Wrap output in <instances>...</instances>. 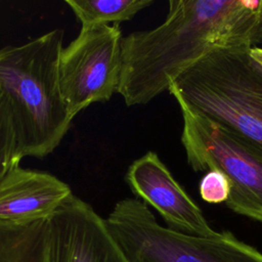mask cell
Listing matches in <instances>:
<instances>
[{
  "mask_svg": "<svg viewBox=\"0 0 262 262\" xmlns=\"http://www.w3.org/2000/svg\"><path fill=\"white\" fill-rule=\"evenodd\" d=\"M45 262H130L105 219L74 193L47 219Z\"/></svg>",
  "mask_w": 262,
  "mask_h": 262,
  "instance_id": "obj_7",
  "label": "cell"
},
{
  "mask_svg": "<svg viewBox=\"0 0 262 262\" xmlns=\"http://www.w3.org/2000/svg\"><path fill=\"white\" fill-rule=\"evenodd\" d=\"M81 28L120 25L150 6L152 0H66Z\"/></svg>",
  "mask_w": 262,
  "mask_h": 262,
  "instance_id": "obj_11",
  "label": "cell"
},
{
  "mask_svg": "<svg viewBox=\"0 0 262 262\" xmlns=\"http://www.w3.org/2000/svg\"><path fill=\"white\" fill-rule=\"evenodd\" d=\"M262 42V0H170L165 20L123 38L118 92L146 104L212 51Z\"/></svg>",
  "mask_w": 262,
  "mask_h": 262,
  "instance_id": "obj_1",
  "label": "cell"
},
{
  "mask_svg": "<svg viewBox=\"0 0 262 262\" xmlns=\"http://www.w3.org/2000/svg\"><path fill=\"white\" fill-rule=\"evenodd\" d=\"M72 194L69 184L56 176L17 166L0 181V220H47Z\"/></svg>",
  "mask_w": 262,
  "mask_h": 262,
  "instance_id": "obj_9",
  "label": "cell"
},
{
  "mask_svg": "<svg viewBox=\"0 0 262 262\" xmlns=\"http://www.w3.org/2000/svg\"><path fill=\"white\" fill-rule=\"evenodd\" d=\"M125 181L135 198L156 209L169 228L200 236L217 233L155 151L133 161Z\"/></svg>",
  "mask_w": 262,
  "mask_h": 262,
  "instance_id": "obj_8",
  "label": "cell"
},
{
  "mask_svg": "<svg viewBox=\"0 0 262 262\" xmlns=\"http://www.w3.org/2000/svg\"><path fill=\"white\" fill-rule=\"evenodd\" d=\"M106 225L130 262H262V253L230 231L211 236L162 226L136 198L117 202Z\"/></svg>",
  "mask_w": 262,
  "mask_h": 262,
  "instance_id": "obj_4",
  "label": "cell"
},
{
  "mask_svg": "<svg viewBox=\"0 0 262 262\" xmlns=\"http://www.w3.org/2000/svg\"><path fill=\"white\" fill-rule=\"evenodd\" d=\"M250 54L253 59L262 68V48L254 46L250 49Z\"/></svg>",
  "mask_w": 262,
  "mask_h": 262,
  "instance_id": "obj_14",
  "label": "cell"
},
{
  "mask_svg": "<svg viewBox=\"0 0 262 262\" xmlns=\"http://www.w3.org/2000/svg\"><path fill=\"white\" fill-rule=\"evenodd\" d=\"M63 35L54 29L25 44L0 48V90L12 113L21 159L47 157L71 127L59 83Z\"/></svg>",
  "mask_w": 262,
  "mask_h": 262,
  "instance_id": "obj_2",
  "label": "cell"
},
{
  "mask_svg": "<svg viewBox=\"0 0 262 262\" xmlns=\"http://www.w3.org/2000/svg\"><path fill=\"white\" fill-rule=\"evenodd\" d=\"M47 220L11 223L0 220V262H45Z\"/></svg>",
  "mask_w": 262,
  "mask_h": 262,
  "instance_id": "obj_10",
  "label": "cell"
},
{
  "mask_svg": "<svg viewBox=\"0 0 262 262\" xmlns=\"http://www.w3.org/2000/svg\"><path fill=\"white\" fill-rule=\"evenodd\" d=\"M123 38L120 25L81 28L79 35L62 48L59 83L72 119L91 103L107 101L118 92Z\"/></svg>",
  "mask_w": 262,
  "mask_h": 262,
  "instance_id": "obj_6",
  "label": "cell"
},
{
  "mask_svg": "<svg viewBox=\"0 0 262 262\" xmlns=\"http://www.w3.org/2000/svg\"><path fill=\"white\" fill-rule=\"evenodd\" d=\"M21 160L12 113L6 96L0 90V181L19 166Z\"/></svg>",
  "mask_w": 262,
  "mask_h": 262,
  "instance_id": "obj_12",
  "label": "cell"
},
{
  "mask_svg": "<svg viewBox=\"0 0 262 262\" xmlns=\"http://www.w3.org/2000/svg\"><path fill=\"white\" fill-rule=\"evenodd\" d=\"M182 116L181 143L188 165L196 172L217 170L230 184L225 205L262 223V148L178 104Z\"/></svg>",
  "mask_w": 262,
  "mask_h": 262,
  "instance_id": "obj_5",
  "label": "cell"
},
{
  "mask_svg": "<svg viewBox=\"0 0 262 262\" xmlns=\"http://www.w3.org/2000/svg\"><path fill=\"white\" fill-rule=\"evenodd\" d=\"M251 48L210 52L183 71L168 91L177 104L262 148V68Z\"/></svg>",
  "mask_w": 262,
  "mask_h": 262,
  "instance_id": "obj_3",
  "label": "cell"
},
{
  "mask_svg": "<svg viewBox=\"0 0 262 262\" xmlns=\"http://www.w3.org/2000/svg\"><path fill=\"white\" fill-rule=\"evenodd\" d=\"M199 190L203 201L209 204L226 203L230 193V184L227 177L217 171L212 170L202 177Z\"/></svg>",
  "mask_w": 262,
  "mask_h": 262,
  "instance_id": "obj_13",
  "label": "cell"
}]
</instances>
